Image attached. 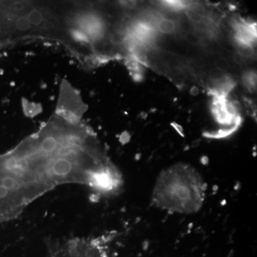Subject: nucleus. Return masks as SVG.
<instances>
[{"instance_id":"nucleus-2","label":"nucleus","mask_w":257,"mask_h":257,"mask_svg":"<svg viewBox=\"0 0 257 257\" xmlns=\"http://www.w3.org/2000/svg\"><path fill=\"white\" fill-rule=\"evenodd\" d=\"M178 24L175 20L164 16L163 15L158 20L156 25L157 31L165 35H172L175 33L178 30Z\"/></svg>"},{"instance_id":"nucleus-6","label":"nucleus","mask_w":257,"mask_h":257,"mask_svg":"<svg viewBox=\"0 0 257 257\" xmlns=\"http://www.w3.org/2000/svg\"><path fill=\"white\" fill-rule=\"evenodd\" d=\"M215 67L218 70L224 72L229 67V61L224 58V57H220V58L217 59L216 60Z\"/></svg>"},{"instance_id":"nucleus-3","label":"nucleus","mask_w":257,"mask_h":257,"mask_svg":"<svg viewBox=\"0 0 257 257\" xmlns=\"http://www.w3.org/2000/svg\"><path fill=\"white\" fill-rule=\"evenodd\" d=\"M236 45L238 55L241 59L249 60V59L252 58L254 55V49H253V45L240 43V42H236Z\"/></svg>"},{"instance_id":"nucleus-1","label":"nucleus","mask_w":257,"mask_h":257,"mask_svg":"<svg viewBox=\"0 0 257 257\" xmlns=\"http://www.w3.org/2000/svg\"><path fill=\"white\" fill-rule=\"evenodd\" d=\"M206 194L207 184L200 172L189 164L177 163L157 176L152 204L171 214L189 215L202 209Z\"/></svg>"},{"instance_id":"nucleus-4","label":"nucleus","mask_w":257,"mask_h":257,"mask_svg":"<svg viewBox=\"0 0 257 257\" xmlns=\"http://www.w3.org/2000/svg\"><path fill=\"white\" fill-rule=\"evenodd\" d=\"M15 28L20 32H28L31 29L32 25L28 17L20 15L15 22Z\"/></svg>"},{"instance_id":"nucleus-5","label":"nucleus","mask_w":257,"mask_h":257,"mask_svg":"<svg viewBox=\"0 0 257 257\" xmlns=\"http://www.w3.org/2000/svg\"><path fill=\"white\" fill-rule=\"evenodd\" d=\"M31 25L35 26H40L43 23V14L38 10L32 9L27 15Z\"/></svg>"}]
</instances>
